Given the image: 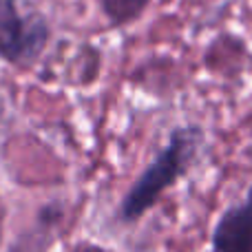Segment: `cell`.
Masks as SVG:
<instances>
[{
    "label": "cell",
    "instance_id": "obj_1",
    "mask_svg": "<svg viewBox=\"0 0 252 252\" xmlns=\"http://www.w3.org/2000/svg\"><path fill=\"white\" fill-rule=\"evenodd\" d=\"M44 27L38 20H25L13 0H0V53L11 62H25L40 51Z\"/></svg>",
    "mask_w": 252,
    "mask_h": 252
},
{
    "label": "cell",
    "instance_id": "obj_2",
    "mask_svg": "<svg viewBox=\"0 0 252 252\" xmlns=\"http://www.w3.org/2000/svg\"><path fill=\"white\" fill-rule=\"evenodd\" d=\"M215 252H252V199L223 219L215 239Z\"/></svg>",
    "mask_w": 252,
    "mask_h": 252
},
{
    "label": "cell",
    "instance_id": "obj_3",
    "mask_svg": "<svg viewBox=\"0 0 252 252\" xmlns=\"http://www.w3.org/2000/svg\"><path fill=\"white\" fill-rule=\"evenodd\" d=\"M146 2L148 0H104V9L113 20L122 22V20L137 16Z\"/></svg>",
    "mask_w": 252,
    "mask_h": 252
}]
</instances>
